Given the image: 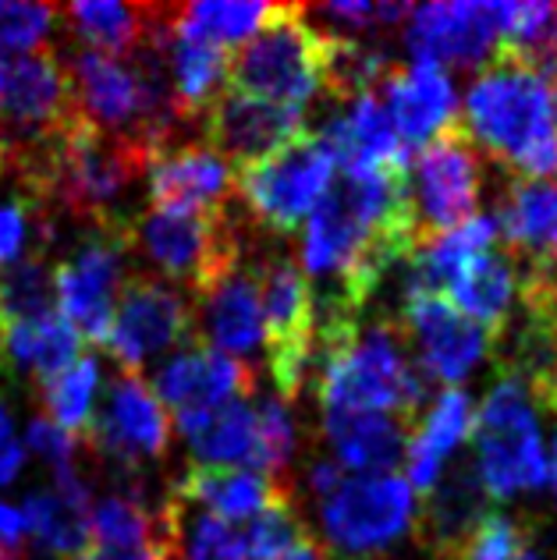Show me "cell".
<instances>
[{"instance_id":"1","label":"cell","mask_w":557,"mask_h":560,"mask_svg":"<svg viewBox=\"0 0 557 560\" xmlns=\"http://www.w3.org/2000/svg\"><path fill=\"white\" fill-rule=\"evenodd\" d=\"M462 128L479 153L511 178L550 182L557 174V121L550 85L497 50L465 93Z\"/></svg>"},{"instance_id":"2","label":"cell","mask_w":557,"mask_h":560,"mask_svg":"<svg viewBox=\"0 0 557 560\" xmlns=\"http://www.w3.org/2000/svg\"><path fill=\"white\" fill-rule=\"evenodd\" d=\"M316 397L324 411H384L416 430L430 380L394 319L316 334Z\"/></svg>"},{"instance_id":"3","label":"cell","mask_w":557,"mask_h":560,"mask_svg":"<svg viewBox=\"0 0 557 560\" xmlns=\"http://www.w3.org/2000/svg\"><path fill=\"white\" fill-rule=\"evenodd\" d=\"M334 33L310 22V8L281 4L253 39L228 54V93L299 107L327 90Z\"/></svg>"},{"instance_id":"4","label":"cell","mask_w":557,"mask_h":560,"mask_svg":"<svg viewBox=\"0 0 557 560\" xmlns=\"http://www.w3.org/2000/svg\"><path fill=\"white\" fill-rule=\"evenodd\" d=\"M533 408L536 405L519 373L497 365V380L483 397L468 433L476 447L479 482L490 500H511L547 482V454Z\"/></svg>"},{"instance_id":"5","label":"cell","mask_w":557,"mask_h":560,"mask_svg":"<svg viewBox=\"0 0 557 560\" xmlns=\"http://www.w3.org/2000/svg\"><path fill=\"white\" fill-rule=\"evenodd\" d=\"M164 273L167 284L202 299L213 284L242 267V238L228 210H146L131 224V253Z\"/></svg>"},{"instance_id":"6","label":"cell","mask_w":557,"mask_h":560,"mask_svg":"<svg viewBox=\"0 0 557 560\" xmlns=\"http://www.w3.org/2000/svg\"><path fill=\"white\" fill-rule=\"evenodd\" d=\"M263 341H267V370L277 397L291 405L305 383V370H313L316 351V305L313 284L295 259L281 253H263L253 267Z\"/></svg>"},{"instance_id":"7","label":"cell","mask_w":557,"mask_h":560,"mask_svg":"<svg viewBox=\"0 0 557 560\" xmlns=\"http://www.w3.org/2000/svg\"><path fill=\"white\" fill-rule=\"evenodd\" d=\"M408 164H413L408 182H413L419 248H427L441 234H451L454 228L479 217L476 210L483 191V156L462 121L433 136Z\"/></svg>"},{"instance_id":"8","label":"cell","mask_w":557,"mask_h":560,"mask_svg":"<svg viewBox=\"0 0 557 560\" xmlns=\"http://www.w3.org/2000/svg\"><path fill=\"white\" fill-rule=\"evenodd\" d=\"M327 550L370 560L391 550L416 522L413 490L402 476H351L320 500Z\"/></svg>"},{"instance_id":"9","label":"cell","mask_w":557,"mask_h":560,"mask_svg":"<svg viewBox=\"0 0 557 560\" xmlns=\"http://www.w3.org/2000/svg\"><path fill=\"white\" fill-rule=\"evenodd\" d=\"M337 174V160L320 131H305L295 142L234 182L248 217L259 228L288 234L302 228L324 199Z\"/></svg>"},{"instance_id":"10","label":"cell","mask_w":557,"mask_h":560,"mask_svg":"<svg viewBox=\"0 0 557 560\" xmlns=\"http://www.w3.org/2000/svg\"><path fill=\"white\" fill-rule=\"evenodd\" d=\"M196 337V313L185 302V291L167 284L156 273H131L121 280L107 351L117 370L142 373L146 362L164 359L167 351L185 348Z\"/></svg>"},{"instance_id":"11","label":"cell","mask_w":557,"mask_h":560,"mask_svg":"<svg viewBox=\"0 0 557 560\" xmlns=\"http://www.w3.org/2000/svg\"><path fill=\"white\" fill-rule=\"evenodd\" d=\"M156 401L164 405L171 416V425L188 436L207 422L217 408L228 401L256 394V373L245 362L228 359L221 351H213L202 337L196 334L182 351L160 365L156 380L150 383Z\"/></svg>"},{"instance_id":"12","label":"cell","mask_w":557,"mask_h":560,"mask_svg":"<svg viewBox=\"0 0 557 560\" xmlns=\"http://www.w3.org/2000/svg\"><path fill=\"white\" fill-rule=\"evenodd\" d=\"M136 224V220H131ZM131 253V228L96 231L71 259L54 267L57 313L79 330L85 345H107L117 294H121V259Z\"/></svg>"},{"instance_id":"13","label":"cell","mask_w":557,"mask_h":560,"mask_svg":"<svg viewBox=\"0 0 557 560\" xmlns=\"http://www.w3.org/2000/svg\"><path fill=\"white\" fill-rule=\"evenodd\" d=\"M82 444L100 458L117 462L121 471H131V476L146 458H164L171 451V416L156 401L142 373H114L107 383V401L100 411H93Z\"/></svg>"},{"instance_id":"14","label":"cell","mask_w":557,"mask_h":560,"mask_svg":"<svg viewBox=\"0 0 557 560\" xmlns=\"http://www.w3.org/2000/svg\"><path fill=\"white\" fill-rule=\"evenodd\" d=\"M394 323H398L419 373L444 387H459L483 362V355L497 348L490 334L459 313L444 294H405V305Z\"/></svg>"},{"instance_id":"15","label":"cell","mask_w":557,"mask_h":560,"mask_svg":"<svg viewBox=\"0 0 557 560\" xmlns=\"http://www.w3.org/2000/svg\"><path fill=\"white\" fill-rule=\"evenodd\" d=\"M202 142L231 167L234 182L253 167L267 164L270 156L288 150L299 136H305V110L281 107V103L221 93L213 107L199 117Z\"/></svg>"},{"instance_id":"16","label":"cell","mask_w":557,"mask_h":560,"mask_svg":"<svg viewBox=\"0 0 557 560\" xmlns=\"http://www.w3.org/2000/svg\"><path fill=\"white\" fill-rule=\"evenodd\" d=\"M501 43V4H422L405 22V47L422 65L479 71Z\"/></svg>"},{"instance_id":"17","label":"cell","mask_w":557,"mask_h":560,"mask_svg":"<svg viewBox=\"0 0 557 560\" xmlns=\"http://www.w3.org/2000/svg\"><path fill=\"white\" fill-rule=\"evenodd\" d=\"M153 210H224L234 174L202 139H174L150 156L146 164Z\"/></svg>"},{"instance_id":"18","label":"cell","mask_w":557,"mask_h":560,"mask_svg":"<svg viewBox=\"0 0 557 560\" xmlns=\"http://www.w3.org/2000/svg\"><path fill=\"white\" fill-rule=\"evenodd\" d=\"M497 231L504 234L519 280L557 284V182L511 178L497 210Z\"/></svg>"},{"instance_id":"19","label":"cell","mask_w":557,"mask_h":560,"mask_svg":"<svg viewBox=\"0 0 557 560\" xmlns=\"http://www.w3.org/2000/svg\"><path fill=\"white\" fill-rule=\"evenodd\" d=\"M380 100L391 114L408 156H416L433 136L459 121V100H454L451 75L437 65H394L387 82L380 85Z\"/></svg>"},{"instance_id":"20","label":"cell","mask_w":557,"mask_h":560,"mask_svg":"<svg viewBox=\"0 0 557 560\" xmlns=\"http://www.w3.org/2000/svg\"><path fill=\"white\" fill-rule=\"evenodd\" d=\"M167 497L196 511H207L221 522L242 525L253 522L267 508L281 504V500H291L295 490H291V482H277L245 468L193 465L182 471V479L171 486Z\"/></svg>"},{"instance_id":"21","label":"cell","mask_w":557,"mask_h":560,"mask_svg":"<svg viewBox=\"0 0 557 560\" xmlns=\"http://www.w3.org/2000/svg\"><path fill=\"white\" fill-rule=\"evenodd\" d=\"M487 511L490 497L479 482L476 462H454L448 476L437 479L433 490L422 497V511H416L413 525L433 560H451Z\"/></svg>"},{"instance_id":"22","label":"cell","mask_w":557,"mask_h":560,"mask_svg":"<svg viewBox=\"0 0 557 560\" xmlns=\"http://www.w3.org/2000/svg\"><path fill=\"white\" fill-rule=\"evenodd\" d=\"M324 433L337 468L356 476H394L405 465L413 425L384 411H324Z\"/></svg>"},{"instance_id":"23","label":"cell","mask_w":557,"mask_h":560,"mask_svg":"<svg viewBox=\"0 0 557 560\" xmlns=\"http://www.w3.org/2000/svg\"><path fill=\"white\" fill-rule=\"evenodd\" d=\"M196 334L228 359H248L263 345V313L253 270L239 267L199 299Z\"/></svg>"},{"instance_id":"24","label":"cell","mask_w":557,"mask_h":560,"mask_svg":"<svg viewBox=\"0 0 557 560\" xmlns=\"http://www.w3.org/2000/svg\"><path fill=\"white\" fill-rule=\"evenodd\" d=\"M468 433H473V401H468V394L462 387H444L427 416L419 419L413 436H408V451H405L408 490L427 497L437 486V479H441L448 454L462 440H468Z\"/></svg>"},{"instance_id":"25","label":"cell","mask_w":557,"mask_h":560,"mask_svg":"<svg viewBox=\"0 0 557 560\" xmlns=\"http://www.w3.org/2000/svg\"><path fill=\"white\" fill-rule=\"evenodd\" d=\"M82 47L136 57L167 25V4H68L57 8Z\"/></svg>"},{"instance_id":"26","label":"cell","mask_w":557,"mask_h":560,"mask_svg":"<svg viewBox=\"0 0 557 560\" xmlns=\"http://www.w3.org/2000/svg\"><path fill=\"white\" fill-rule=\"evenodd\" d=\"M515 294H519L515 262H511V256L501 253V248H487V253L476 256L459 273V280H454L448 291V299L459 313L479 323V327L490 334L494 345H501L511 327Z\"/></svg>"},{"instance_id":"27","label":"cell","mask_w":557,"mask_h":560,"mask_svg":"<svg viewBox=\"0 0 557 560\" xmlns=\"http://www.w3.org/2000/svg\"><path fill=\"white\" fill-rule=\"evenodd\" d=\"M224 71H228V50L178 36L167 28V75H171L174 110H178L182 125H199V117L228 90Z\"/></svg>"},{"instance_id":"28","label":"cell","mask_w":557,"mask_h":560,"mask_svg":"<svg viewBox=\"0 0 557 560\" xmlns=\"http://www.w3.org/2000/svg\"><path fill=\"white\" fill-rule=\"evenodd\" d=\"M497 242V220L494 217H476L468 224L454 228L451 234H441L437 242H430L427 248L408 259V288L405 294H444L451 284L459 280V273L473 262L476 256H483L487 248H494Z\"/></svg>"},{"instance_id":"29","label":"cell","mask_w":557,"mask_h":560,"mask_svg":"<svg viewBox=\"0 0 557 560\" xmlns=\"http://www.w3.org/2000/svg\"><path fill=\"white\" fill-rule=\"evenodd\" d=\"M281 4H224V0H202V4H167V28L178 36L210 43V47L234 50L253 39Z\"/></svg>"},{"instance_id":"30","label":"cell","mask_w":557,"mask_h":560,"mask_svg":"<svg viewBox=\"0 0 557 560\" xmlns=\"http://www.w3.org/2000/svg\"><path fill=\"white\" fill-rule=\"evenodd\" d=\"M188 447H193L199 465L245 468L259 476L256 408L248 405V397H239V401H228L224 408H217L196 433H188Z\"/></svg>"},{"instance_id":"31","label":"cell","mask_w":557,"mask_h":560,"mask_svg":"<svg viewBox=\"0 0 557 560\" xmlns=\"http://www.w3.org/2000/svg\"><path fill=\"white\" fill-rule=\"evenodd\" d=\"M90 542L104 550H142L171 542V533L164 514L146 508L139 493H114L90 511Z\"/></svg>"},{"instance_id":"32","label":"cell","mask_w":557,"mask_h":560,"mask_svg":"<svg viewBox=\"0 0 557 560\" xmlns=\"http://www.w3.org/2000/svg\"><path fill=\"white\" fill-rule=\"evenodd\" d=\"M54 313L57 284L43 248H33V253H25L0 270V330L14 327V323H39Z\"/></svg>"},{"instance_id":"33","label":"cell","mask_w":557,"mask_h":560,"mask_svg":"<svg viewBox=\"0 0 557 560\" xmlns=\"http://www.w3.org/2000/svg\"><path fill=\"white\" fill-rule=\"evenodd\" d=\"M25 536L39 539L43 547L61 553L65 560L79 557L90 547V511L71 508L54 490L47 493H28L22 504Z\"/></svg>"},{"instance_id":"34","label":"cell","mask_w":557,"mask_h":560,"mask_svg":"<svg viewBox=\"0 0 557 560\" xmlns=\"http://www.w3.org/2000/svg\"><path fill=\"white\" fill-rule=\"evenodd\" d=\"M96 383H100V365L93 355H82L76 365H68L61 376H54L50 383H43L36 390L43 408H47V416L57 430L71 433L76 440L85 436L93 422V397H96Z\"/></svg>"},{"instance_id":"35","label":"cell","mask_w":557,"mask_h":560,"mask_svg":"<svg viewBox=\"0 0 557 560\" xmlns=\"http://www.w3.org/2000/svg\"><path fill=\"white\" fill-rule=\"evenodd\" d=\"M256 408V433H259V476L291 482L288 468L295 458L299 433H295V416L281 397H263Z\"/></svg>"},{"instance_id":"36","label":"cell","mask_w":557,"mask_h":560,"mask_svg":"<svg viewBox=\"0 0 557 560\" xmlns=\"http://www.w3.org/2000/svg\"><path fill=\"white\" fill-rule=\"evenodd\" d=\"M533 542V528L519 514L487 511L473 536L462 542V550L451 560H519Z\"/></svg>"},{"instance_id":"37","label":"cell","mask_w":557,"mask_h":560,"mask_svg":"<svg viewBox=\"0 0 557 560\" xmlns=\"http://www.w3.org/2000/svg\"><path fill=\"white\" fill-rule=\"evenodd\" d=\"M57 19H61V11L50 4L0 0V57H25L43 50Z\"/></svg>"},{"instance_id":"38","label":"cell","mask_w":557,"mask_h":560,"mask_svg":"<svg viewBox=\"0 0 557 560\" xmlns=\"http://www.w3.org/2000/svg\"><path fill=\"white\" fill-rule=\"evenodd\" d=\"M28 447H33L36 454H43L54 468L57 465H71V454H76V444L79 440L65 433V430H57V425L50 419H43L36 416L33 422H28Z\"/></svg>"},{"instance_id":"39","label":"cell","mask_w":557,"mask_h":560,"mask_svg":"<svg viewBox=\"0 0 557 560\" xmlns=\"http://www.w3.org/2000/svg\"><path fill=\"white\" fill-rule=\"evenodd\" d=\"M28 224H33V217H28L22 202L0 206V270L25 256Z\"/></svg>"},{"instance_id":"40","label":"cell","mask_w":557,"mask_h":560,"mask_svg":"<svg viewBox=\"0 0 557 560\" xmlns=\"http://www.w3.org/2000/svg\"><path fill=\"white\" fill-rule=\"evenodd\" d=\"M341 479H345V476H341V468H337V462L320 458V462H313V468H310V490H313L320 500H324Z\"/></svg>"},{"instance_id":"41","label":"cell","mask_w":557,"mask_h":560,"mask_svg":"<svg viewBox=\"0 0 557 560\" xmlns=\"http://www.w3.org/2000/svg\"><path fill=\"white\" fill-rule=\"evenodd\" d=\"M22 465H25V447L14 440L8 451H0V486H11L14 476L22 471Z\"/></svg>"},{"instance_id":"42","label":"cell","mask_w":557,"mask_h":560,"mask_svg":"<svg viewBox=\"0 0 557 560\" xmlns=\"http://www.w3.org/2000/svg\"><path fill=\"white\" fill-rule=\"evenodd\" d=\"M11 444H14V422H11L8 405L0 401V451H8Z\"/></svg>"},{"instance_id":"43","label":"cell","mask_w":557,"mask_h":560,"mask_svg":"<svg viewBox=\"0 0 557 560\" xmlns=\"http://www.w3.org/2000/svg\"><path fill=\"white\" fill-rule=\"evenodd\" d=\"M547 479L554 482V493H557V447H554V462L547 465Z\"/></svg>"},{"instance_id":"44","label":"cell","mask_w":557,"mask_h":560,"mask_svg":"<svg viewBox=\"0 0 557 560\" xmlns=\"http://www.w3.org/2000/svg\"><path fill=\"white\" fill-rule=\"evenodd\" d=\"M519 560H547V557H539L536 550H525V553H522Z\"/></svg>"},{"instance_id":"45","label":"cell","mask_w":557,"mask_h":560,"mask_svg":"<svg viewBox=\"0 0 557 560\" xmlns=\"http://www.w3.org/2000/svg\"><path fill=\"white\" fill-rule=\"evenodd\" d=\"M550 100H554V121H557V85L550 90Z\"/></svg>"}]
</instances>
